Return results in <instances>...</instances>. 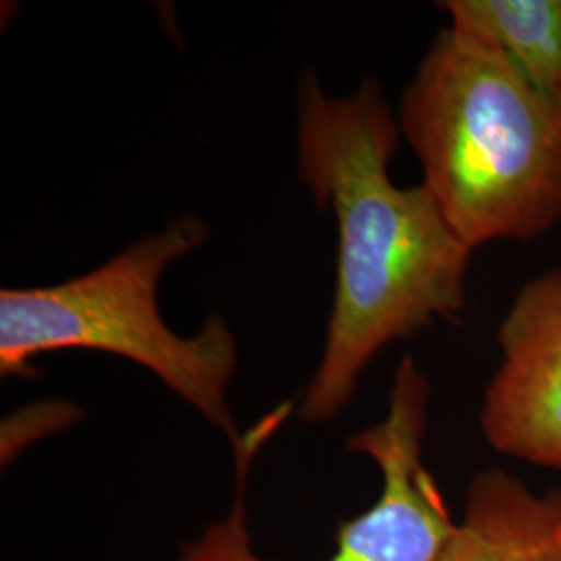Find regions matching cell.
Returning <instances> with one entry per match:
<instances>
[{
	"label": "cell",
	"mask_w": 561,
	"mask_h": 561,
	"mask_svg": "<svg viewBox=\"0 0 561 561\" xmlns=\"http://www.w3.org/2000/svg\"><path fill=\"white\" fill-rule=\"evenodd\" d=\"M560 541H561V524H560Z\"/></svg>",
	"instance_id": "cell-8"
},
{
	"label": "cell",
	"mask_w": 561,
	"mask_h": 561,
	"mask_svg": "<svg viewBox=\"0 0 561 561\" xmlns=\"http://www.w3.org/2000/svg\"><path fill=\"white\" fill-rule=\"evenodd\" d=\"M449 25L495 46L545 92L561 96V0H443Z\"/></svg>",
	"instance_id": "cell-7"
},
{
	"label": "cell",
	"mask_w": 561,
	"mask_h": 561,
	"mask_svg": "<svg viewBox=\"0 0 561 561\" xmlns=\"http://www.w3.org/2000/svg\"><path fill=\"white\" fill-rule=\"evenodd\" d=\"M561 491L535 495L500 468L479 472L435 561H561Z\"/></svg>",
	"instance_id": "cell-6"
},
{
	"label": "cell",
	"mask_w": 561,
	"mask_h": 561,
	"mask_svg": "<svg viewBox=\"0 0 561 561\" xmlns=\"http://www.w3.org/2000/svg\"><path fill=\"white\" fill-rule=\"evenodd\" d=\"M208 225L183 215L127 245L92 273L48 287L0 289V375L34 377L32 362L62 350L113 354L150 370L231 445L241 435L229 405L238 343L221 314L192 337L162 321L159 283L171 262L204 243Z\"/></svg>",
	"instance_id": "cell-3"
},
{
	"label": "cell",
	"mask_w": 561,
	"mask_h": 561,
	"mask_svg": "<svg viewBox=\"0 0 561 561\" xmlns=\"http://www.w3.org/2000/svg\"><path fill=\"white\" fill-rule=\"evenodd\" d=\"M422 185L472 252L561 221V96L491 44L447 25L401 92Z\"/></svg>",
	"instance_id": "cell-2"
},
{
	"label": "cell",
	"mask_w": 561,
	"mask_h": 561,
	"mask_svg": "<svg viewBox=\"0 0 561 561\" xmlns=\"http://www.w3.org/2000/svg\"><path fill=\"white\" fill-rule=\"evenodd\" d=\"M497 343L502 362L482 396V435L500 454L561 470V268L522 287Z\"/></svg>",
	"instance_id": "cell-5"
},
{
	"label": "cell",
	"mask_w": 561,
	"mask_h": 561,
	"mask_svg": "<svg viewBox=\"0 0 561 561\" xmlns=\"http://www.w3.org/2000/svg\"><path fill=\"white\" fill-rule=\"evenodd\" d=\"M431 382L412 356L398 364L381 422L352 435L345 447L377 463L382 489L377 503L341 522L335 551L324 561H435L454 535V518L439 484L422 461ZM291 412L280 403L241 435L236 451L238 493L227 518L213 522L198 539L181 545L180 561H275L252 547L245 482L262 443Z\"/></svg>",
	"instance_id": "cell-4"
},
{
	"label": "cell",
	"mask_w": 561,
	"mask_h": 561,
	"mask_svg": "<svg viewBox=\"0 0 561 561\" xmlns=\"http://www.w3.org/2000/svg\"><path fill=\"white\" fill-rule=\"evenodd\" d=\"M400 123L381 83L333 99L314 73L298 90V173L337 222V280L324 350L300 405L310 424L331 421L358 391L364 370L396 341L466 306L472 250L424 185L400 187L389 164Z\"/></svg>",
	"instance_id": "cell-1"
}]
</instances>
